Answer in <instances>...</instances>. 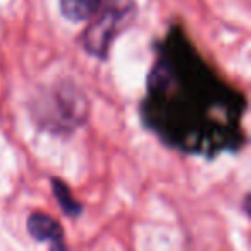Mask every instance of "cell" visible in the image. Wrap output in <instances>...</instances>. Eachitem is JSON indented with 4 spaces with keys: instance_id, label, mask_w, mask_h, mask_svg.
<instances>
[{
    "instance_id": "3957f363",
    "label": "cell",
    "mask_w": 251,
    "mask_h": 251,
    "mask_svg": "<svg viewBox=\"0 0 251 251\" xmlns=\"http://www.w3.org/2000/svg\"><path fill=\"white\" fill-rule=\"evenodd\" d=\"M28 232L35 241L40 243H50L52 248L64 250V229L53 217L42 212H35L28 217Z\"/></svg>"
},
{
    "instance_id": "6da1fadb",
    "label": "cell",
    "mask_w": 251,
    "mask_h": 251,
    "mask_svg": "<svg viewBox=\"0 0 251 251\" xmlns=\"http://www.w3.org/2000/svg\"><path fill=\"white\" fill-rule=\"evenodd\" d=\"M90 112L88 98L71 83H59L43 91L33 103V117L53 134H69L84 124Z\"/></svg>"
},
{
    "instance_id": "7a4b0ae2",
    "label": "cell",
    "mask_w": 251,
    "mask_h": 251,
    "mask_svg": "<svg viewBox=\"0 0 251 251\" xmlns=\"http://www.w3.org/2000/svg\"><path fill=\"white\" fill-rule=\"evenodd\" d=\"M136 16L134 0H103L84 31V50L97 59L107 60L112 42L133 25Z\"/></svg>"
},
{
    "instance_id": "277c9868",
    "label": "cell",
    "mask_w": 251,
    "mask_h": 251,
    "mask_svg": "<svg viewBox=\"0 0 251 251\" xmlns=\"http://www.w3.org/2000/svg\"><path fill=\"white\" fill-rule=\"evenodd\" d=\"M101 0H60V12L67 21L83 23L95 16Z\"/></svg>"
},
{
    "instance_id": "5b68a950",
    "label": "cell",
    "mask_w": 251,
    "mask_h": 251,
    "mask_svg": "<svg viewBox=\"0 0 251 251\" xmlns=\"http://www.w3.org/2000/svg\"><path fill=\"white\" fill-rule=\"evenodd\" d=\"M52 189H53V195H55L57 203H59V206L62 208V212L66 213L67 217H79L81 213H83V205L74 198L71 189L67 188V184L62 179L53 177Z\"/></svg>"
}]
</instances>
